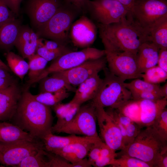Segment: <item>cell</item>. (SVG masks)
I'll list each match as a JSON object with an SVG mask.
<instances>
[{"label": "cell", "mask_w": 167, "mask_h": 167, "mask_svg": "<svg viewBox=\"0 0 167 167\" xmlns=\"http://www.w3.org/2000/svg\"><path fill=\"white\" fill-rule=\"evenodd\" d=\"M6 58L10 70L22 80L28 72V63L22 57L12 52H9L6 54Z\"/></svg>", "instance_id": "28"}, {"label": "cell", "mask_w": 167, "mask_h": 167, "mask_svg": "<svg viewBox=\"0 0 167 167\" xmlns=\"http://www.w3.org/2000/svg\"><path fill=\"white\" fill-rule=\"evenodd\" d=\"M96 122V107L91 101L88 104L80 105L71 120L52 133H64L100 138L97 130Z\"/></svg>", "instance_id": "10"}, {"label": "cell", "mask_w": 167, "mask_h": 167, "mask_svg": "<svg viewBox=\"0 0 167 167\" xmlns=\"http://www.w3.org/2000/svg\"><path fill=\"white\" fill-rule=\"evenodd\" d=\"M79 13L72 7L62 3L54 15L38 28L39 34L67 45L71 27Z\"/></svg>", "instance_id": "6"}, {"label": "cell", "mask_w": 167, "mask_h": 167, "mask_svg": "<svg viewBox=\"0 0 167 167\" xmlns=\"http://www.w3.org/2000/svg\"><path fill=\"white\" fill-rule=\"evenodd\" d=\"M105 55L104 50L88 47L78 51H72L65 54L56 59L45 68L36 78L27 82L28 86L39 82L44 77L53 73L69 70L91 59L102 57Z\"/></svg>", "instance_id": "7"}, {"label": "cell", "mask_w": 167, "mask_h": 167, "mask_svg": "<svg viewBox=\"0 0 167 167\" xmlns=\"http://www.w3.org/2000/svg\"><path fill=\"white\" fill-rule=\"evenodd\" d=\"M167 15V0H135L127 18L148 36L152 25Z\"/></svg>", "instance_id": "8"}, {"label": "cell", "mask_w": 167, "mask_h": 167, "mask_svg": "<svg viewBox=\"0 0 167 167\" xmlns=\"http://www.w3.org/2000/svg\"><path fill=\"white\" fill-rule=\"evenodd\" d=\"M62 4V0H28L27 9L33 24L38 28L54 15Z\"/></svg>", "instance_id": "16"}, {"label": "cell", "mask_w": 167, "mask_h": 167, "mask_svg": "<svg viewBox=\"0 0 167 167\" xmlns=\"http://www.w3.org/2000/svg\"><path fill=\"white\" fill-rule=\"evenodd\" d=\"M52 74L51 76H47L39 82L40 92H54L62 90L69 92H75L76 88L75 87L69 84L62 77Z\"/></svg>", "instance_id": "26"}, {"label": "cell", "mask_w": 167, "mask_h": 167, "mask_svg": "<svg viewBox=\"0 0 167 167\" xmlns=\"http://www.w3.org/2000/svg\"><path fill=\"white\" fill-rule=\"evenodd\" d=\"M160 92L163 98H167V83L160 87Z\"/></svg>", "instance_id": "50"}, {"label": "cell", "mask_w": 167, "mask_h": 167, "mask_svg": "<svg viewBox=\"0 0 167 167\" xmlns=\"http://www.w3.org/2000/svg\"><path fill=\"white\" fill-rule=\"evenodd\" d=\"M105 144L101 140L95 142L92 145L88 155V159L92 166L100 157L101 149Z\"/></svg>", "instance_id": "39"}, {"label": "cell", "mask_w": 167, "mask_h": 167, "mask_svg": "<svg viewBox=\"0 0 167 167\" xmlns=\"http://www.w3.org/2000/svg\"><path fill=\"white\" fill-rule=\"evenodd\" d=\"M43 45L46 48L51 50H58L69 47L67 45L53 40H44Z\"/></svg>", "instance_id": "43"}, {"label": "cell", "mask_w": 167, "mask_h": 167, "mask_svg": "<svg viewBox=\"0 0 167 167\" xmlns=\"http://www.w3.org/2000/svg\"><path fill=\"white\" fill-rule=\"evenodd\" d=\"M141 78L148 82L158 84L166 81L167 72L156 65L148 69L142 74Z\"/></svg>", "instance_id": "32"}, {"label": "cell", "mask_w": 167, "mask_h": 167, "mask_svg": "<svg viewBox=\"0 0 167 167\" xmlns=\"http://www.w3.org/2000/svg\"><path fill=\"white\" fill-rule=\"evenodd\" d=\"M102 140L101 138H94L75 143L51 152L57 154L70 163L74 167H77V163L88 156L90 149L95 142Z\"/></svg>", "instance_id": "18"}, {"label": "cell", "mask_w": 167, "mask_h": 167, "mask_svg": "<svg viewBox=\"0 0 167 167\" xmlns=\"http://www.w3.org/2000/svg\"><path fill=\"white\" fill-rule=\"evenodd\" d=\"M22 92L15 81L0 90V122L11 120L15 114Z\"/></svg>", "instance_id": "17"}, {"label": "cell", "mask_w": 167, "mask_h": 167, "mask_svg": "<svg viewBox=\"0 0 167 167\" xmlns=\"http://www.w3.org/2000/svg\"><path fill=\"white\" fill-rule=\"evenodd\" d=\"M97 27L104 46L136 55L142 43L148 41L147 34L127 17L116 23L97 24Z\"/></svg>", "instance_id": "2"}, {"label": "cell", "mask_w": 167, "mask_h": 167, "mask_svg": "<svg viewBox=\"0 0 167 167\" xmlns=\"http://www.w3.org/2000/svg\"><path fill=\"white\" fill-rule=\"evenodd\" d=\"M37 34L27 27H21L15 45L24 58H28L35 54L42 41Z\"/></svg>", "instance_id": "19"}, {"label": "cell", "mask_w": 167, "mask_h": 167, "mask_svg": "<svg viewBox=\"0 0 167 167\" xmlns=\"http://www.w3.org/2000/svg\"><path fill=\"white\" fill-rule=\"evenodd\" d=\"M70 95L69 92L65 90L54 92H40L36 95H33L34 98L40 102L50 107L61 102Z\"/></svg>", "instance_id": "30"}, {"label": "cell", "mask_w": 167, "mask_h": 167, "mask_svg": "<svg viewBox=\"0 0 167 167\" xmlns=\"http://www.w3.org/2000/svg\"><path fill=\"white\" fill-rule=\"evenodd\" d=\"M132 99L136 100H157L163 98L160 92L131 91Z\"/></svg>", "instance_id": "38"}, {"label": "cell", "mask_w": 167, "mask_h": 167, "mask_svg": "<svg viewBox=\"0 0 167 167\" xmlns=\"http://www.w3.org/2000/svg\"><path fill=\"white\" fill-rule=\"evenodd\" d=\"M4 0H0V26L15 19Z\"/></svg>", "instance_id": "41"}, {"label": "cell", "mask_w": 167, "mask_h": 167, "mask_svg": "<svg viewBox=\"0 0 167 167\" xmlns=\"http://www.w3.org/2000/svg\"><path fill=\"white\" fill-rule=\"evenodd\" d=\"M117 157V154L107 145L102 148L99 158L92 166L95 167H102L107 165H112Z\"/></svg>", "instance_id": "35"}, {"label": "cell", "mask_w": 167, "mask_h": 167, "mask_svg": "<svg viewBox=\"0 0 167 167\" xmlns=\"http://www.w3.org/2000/svg\"><path fill=\"white\" fill-rule=\"evenodd\" d=\"M141 128L139 125L133 121L126 126L127 140L126 146L133 141L140 132Z\"/></svg>", "instance_id": "42"}, {"label": "cell", "mask_w": 167, "mask_h": 167, "mask_svg": "<svg viewBox=\"0 0 167 167\" xmlns=\"http://www.w3.org/2000/svg\"><path fill=\"white\" fill-rule=\"evenodd\" d=\"M122 4L130 13L135 0H117Z\"/></svg>", "instance_id": "48"}, {"label": "cell", "mask_w": 167, "mask_h": 167, "mask_svg": "<svg viewBox=\"0 0 167 167\" xmlns=\"http://www.w3.org/2000/svg\"><path fill=\"white\" fill-rule=\"evenodd\" d=\"M148 41L154 43L160 49H167V15L152 25L148 32Z\"/></svg>", "instance_id": "24"}, {"label": "cell", "mask_w": 167, "mask_h": 167, "mask_svg": "<svg viewBox=\"0 0 167 167\" xmlns=\"http://www.w3.org/2000/svg\"><path fill=\"white\" fill-rule=\"evenodd\" d=\"M73 51L70 48L58 50L47 49L43 45V41L36 50V54L47 61L54 60L61 56L67 53Z\"/></svg>", "instance_id": "36"}, {"label": "cell", "mask_w": 167, "mask_h": 167, "mask_svg": "<svg viewBox=\"0 0 167 167\" xmlns=\"http://www.w3.org/2000/svg\"><path fill=\"white\" fill-rule=\"evenodd\" d=\"M99 138H100L86 136L81 137L75 135H71L67 136H61L55 135L50 132L45 135L41 140L43 143L45 149L52 152L75 143Z\"/></svg>", "instance_id": "22"}, {"label": "cell", "mask_w": 167, "mask_h": 167, "mask_svg": "<svg viewBox=\"0 0 167 167\" xmlns=\"http://www.w3.org/2000/svg\"><path fill=\"white\" fill-rule=\"evenodd\" d=\"M11 120L34 138L41 140L51 132L53 117L50 107L37 101L28 89H24Z\"/></svg>", "instance_id": "1"}, {"label": "cell", "mask_w": 167, "mask_h": 167, "mask_svg": "<svg viewBox=\"0 0 167 167\" xmlns=\"http://www.w3.org/2000/svg\"><path fill=\"white\" fill-rule=\"evenodd\" d=\"M158 134L167 140V109L165 108L151 125Z\"/></svg>", "instance_id": "37"}, {"label": "cell", "mask_w": 167, "mask_h": 167, "mask_svg": "<svg viewBox=\"0 0 167 167\" xmlns=\"http://www.w3.org/2000/svg\"><path fill=\"white\" fill-rule=\"evenodd\" d=\"M104 47L108 68L111 73L125 81L141 78L136 55L112 47Z\"/></svg>", "instance_id": "9"}, {"label": "cell", "mask_w": 167, "mask_h": 167, "mask_svg": "<svg viewBox=\"0 0 167 167\" xmlns=\"http://www.w3.org/2000/svg\"><path fill=\"white\" fill-rule=\"evenodd\" d=\"M103 70L105 77L91 101L95 106L118 109L132 99L131 92L125 86L124 80L111 73L106 67Z\"/></svg>", "instance_id": "4"}, {"label": "cell", "mask_w": 167, "mask_h": 167, "mask_svg": "<svg viewBox=\"0 0 167 167\" xmlns=\"http://www.w3.org/2000/svg\"><path fill=\"white\" fill-rule=\"evenodd\" d=\"M167 167V151L162 153L159 159L157 167Z\"/></svg>", "instance_id": "47"}, {"label": "cell", "mask_w": 167, "mask_h": 167, "mask_svg": "<svg viewBox=\"0 0 167 167\" xmlns=\"http://www.w3.org/2000/svg\"><path fill=\"white\" fill-rule=\"evenodd\" d=\"M8 7L15 14H18L22 0H4Z\"/></svg>", "instance_id": "45"}, {"label": "cell", "mask_w": 167, "mask_h": 167, "mask_svg": "<svg viewBox=\"0 0 167 167\" xmlns=\"http://www.w3.org/2000/svg\"><path fill=\"white\" fill-rule=\"evenodd\" d=\"M28 64V80L38 76L45 68L48 61L36 54L29 58Z\"/></svg>", "instance_id": "31"}, {"label": "cell", "mask_w": 167, "mask_h": 167, "mask_svg": "<svg viewBox=\"0 0 167 167\" xmlns=\"http://www.w3.org/2000/svg\"><path fill=\"white\" fill-rule=\"evenodd\" d=\"M96 35L97 26L84 15L73 22L69 32V38L73 45L84 48L93 43Z\"/></svg>", "instance_id": "15"}, {"label": "cell", "mask_w": 167, "mask_h": 167, "mask_svg": "<svg viewBox=\"0 0 167 167\" xmlns=\"http://www.w3.org/2000/svg\"><path fill=\"white\" fill-rule=\"evenodd\" d=\"M157 65L167 72V49H160Z\"/></svg>", "instance_id": "44"}, {"label": "cell", "mask_w": 167, "mask_h": 167, "mask_svg": "<svg viewBox=\"0 0 167 167\" xmlns=\"http://www.w3.org/2000/svg\"><path fill=\"white\" fill-rule=\"evenodd\" d=\"M15 81L12 76L0 78V90L8 86Z\"/></svg>", "instance_id": "46"}, {"label": "cell", "mask_w": 167, "mask_h": 167, "mask_svg": "<svg viewBox=\"0 0 167 167\" xmlns=\"http://www.w3.org/2000/svg\"><path fill=\"white\" fill-rule=\"evenodd\" d=\"M9 71L0 66V78H6L11 76L10 73Z\"/></svg>", "instance_id": "49"}, {"label": "cell", "mask_w": 167, "mask_h": 167, "mask_svg": "<svg viewBox=\"0 0 167 167\" xmlns=\"http://www.w3.org/2000/svg\"><path fill=\"white\" fill-rule=\"evenodd\" d=\"M21 28L15 19L0 26V45L6 48L14 45Z\"/></svg>", "instance_id": "27"}, {"label": "cell", "mask_w": 167, "mask_h": 167, "mask_svg": "<svg viewBox=\"0 0 167 167\" xmlns=\"http://www.w3.org/2000/svg\"><path fill=\"white\" fill-rule=\"evenodd\" d=\"M106 65L107 62L104 56L99 58L87 60L71 69L53 73L62 77L75 87L78 86L92 75L103 70L106 67Z\"/></svg>", "instance_id": "14"}, {"label": "cell", "mask_w": 167, "mask_h": 167, "mask_svg": "<svg viewBox=\"0 0 167 167\" xmlns=\"http://www.w3.org/2000/svg\"><path fill=\"white\" fill-rule=\"evenodd\" d=\"M111 166L114 167H151L147 163L137 158L125 155L118 156Z\"/></svg>", "instance_id": "33"}, {"label": "cell", "mask_w": 167, "mask_h": 167, "mask_svg": "<svg viewBox=\"0 0 167 167\" xmlns=\"http://www.w3.org/2000/svg\"><path fill=\"white\" fill-rule=\"evenodd\" d=\"M62 3L72 7L79 13H87L90 0H62Z\"/></svg>", "instance_id": "40"}, {"label": "cell", "mask_w": 167, "mask_h": 167, "mask_svg": "<svg viewBox=\"0 0 167 167\" xmlns=\"http://www.w3.org/2000/svg\"><path fill=\"white\" fill-rule=\"evenodd\" d=\"M44 148L42 141L38 139L0 142V164L16 167L27 156Z\"/></svg>", "instance_id": "11"}, {"label": "cell", "mask_w": 167, "mask_h": 167, "mask_svg": "<svg viewBox=\"0 0 167 167\" xmlns=\"http://www.w3.org/2000/svg\"><path fill=\"white\" fill-rule=\"evenodd\" d=\"M34 138L28 132L16 125L6 121L0 122V142L9 143L26 140L33 141Z\"/></svg>", "instance_id": "23"}, {"label": "cell", "mask_w": 167, "mask_h": 167, "mask_svg": "<svg viewBox=\"0 0 167 167\" xmlns=\"http://www.w3.org/2000/svg\"><path fill=\"white\" fill-rule=\"evenodd\" d=\"M167 105V98L155 101L131 99L117 109L142 128L151 125Z\"/></svg>", "instance_id": "5"}, {"label": "cell", "mask_w": 167, "mask_h": 167, "mask_svg": "<svg viewBox=\"0 0 167 167\" xmlns=\"http://www.w3.org/2000/svg\"><path fill=\"white\" fill-rule=\"evenodd\" d=\"M87 13L97 24L104 25L119 22L128 14L126 8L117 0H90Z\"/></svg>", "instance_id": "12"}, {"label": "cell", "mask_w": 167, "mask_h": 167, "mask_svg": "<svg viewBox=\"0 0 167 167\" xmlns=\"http://www.w3.org/2000/svg\"><path fill=\"white\" fill-rule=\"evenodd\" d=\"M80 105L74 103L63 104L61 102L51 107L55 112L57 120L56 123L52 127L51 131L66 125L74 118Z\"/></svg>", "instance_id": "25"}, {"label": "cell", "mask_w": 167, "mask_h": 167, "mask_svg": "<svg viewBox=\"0 0 167 167\" xmlns=\"http://www.w3.org/2000/svg\"><path fill=\"white\" fill-rule=\"evenodd\" d=\"M103 81L98 73L96 74L79 84L70 102L80 105L92 100L96 95Z\"/></svg>", "instance_id": "20"}, {"label": "cell", "mask_w": 167, "mask_h": 167, "mask_svg": "<svg viewBox=\"0 0 167 167\" xmlns=\"http://www.w3.org/2000/svg\"><path fill=\"white\" fill-rule=\"evenodd\" d=\"M167 140L161 137L152 125L141 130L133 141L119 153L139 159L151 167H157L161 155L167 151Z\"/></svg>", "instance_id": "3"}, {"label": "cell", "mask_w": 167, "mask_h": 167, "mask_svg": "<svg viewBox=\"0 0 167 167\" xmlns=\"http://www.w3.org/2000/svg\"><path fill=\"white\" fill-rule=\"evenodd\" d=\"M0 66L4 68L9 71L11 70L8 66L6 65L0 59Z\"/></svg>", "instance_id": "51"}, {"label": "cell", "mask_w": 167, "mask_h": 167, "mask_svg": "<svg viewBox=\"0 0 167 167\" xmlns=\"http://www.w3.org/2000/svg\"><path fill=\"white\" fill-rule=\"evenodd\" d=\"M16 167H50L48 152L44 148L27 156Z\"/></svg>", "instance_id": "29"}, {"label": "cell", "mask_w": 167, "mask_h": 167, "mask_svg": "<svg viewBox=\"0 0 167 167\" xmlns=\"http://www.w3.org/2000/svg\"><path fill=\"white\" fill-rule=\"evenodd\" d=\"M95 106L101 138L115 152L124 149L125 147L122 134L115 121L104 108Z\"/></svg>", "instance_id": "13"}, {"label": "cell", "mask_w": 167, "mask_h": 167, "mask_svg": "<svg viewBox=\"0 0 167 167\" xmlns=\"http://www.w3.org/2000/svg\"><path fill=\"white\" fill-rule=\"evenodd\" d=\"M124 85L130 91H147L160 92V86L159 85L150 83L139 78L135 79L130 83L125 82Z\"/></svg>", "instance_id": "34"}, {"label": "cell", "mask_w": 167, "mask_h": 167, "mask_svg": "<svg viewBox=\"0 0 167 167\" xmlns=\"http://www.w3.org/2000/svg\"><path fill=\"white\" fill-rule=\"evenodd\" d=\"M160 49L152 42L147 41L140 45L136 55L139 71L143 74L157 64Z\"/></svg>", "instance_id": "21"}]
</instances>
